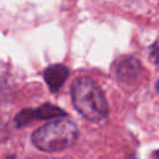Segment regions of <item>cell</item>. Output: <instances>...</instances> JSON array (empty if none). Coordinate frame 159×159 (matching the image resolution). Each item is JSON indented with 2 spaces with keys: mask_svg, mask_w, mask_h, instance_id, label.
Instances as JSON below:
<instances>
[{
  "mask_svg": "<svg viewBox=\"0 0 159 159\" xmlns=\"http://www.w3.org/2000/svg\"><path fill=\"white\" fill-rule=\"evenodd\" d=\"M71 97L75 108L88 120L99 122L108 114V102L98 84L88 78H76L71 86Z\"/></svg>",
  "mask_w": 159,
  "mask_h": 159,
  "instance_id": "obj_1",
  "label": "cell"
},
{
  "mask_svg": "<svg viewBox=\"0 0 159 159\" xmlns=\"http://www.w3.org/2000/svg\"><path fill=\"white\" fill-rule=\"evenodd\" d=\"M78 137L77 127L68 119H55L32 133V143L43 152H60L71 147Z\"/></svg>",
  "mask_w": 159,
  "mask_h": 159,
  "instance_id": "obj_2",
  "label": "cell"
},
{
  "mask_svg": "<svg viewBox=\"0 0 159 159\" xmlns=\"http://www.w3.org/2000/svg\"><path fill=\"white\" fill-rule=\"evenodd\" d=\"M68 70L63 65H52L43 72V78L52 92H57L67 80Z\"/></svg>",
  "mask_w": 159,
  "mask_h": 159,
  "instance_id": "obj_3",
  "label": "cell"
},
{
  "mask_svg": "<svg viewBox=\"0 0 159 159\" xmlns=\"http://www.w3.org/2000/svg\"><path fill=\"white\" fill-rule=\"evenodd\" d=\"M139 70H140V63H139V61H137L133 57L122 60L117 66L118 77L122 80H125V81L137 77L139 73Z\"/></svg>",
  "mask_w": 159,
  "mask_h": 159,
  "instance_id": "obj_4",
  "label": "cell"
},
{
  "mask_svg": "<svg viewBox=\"0 0 159 159\" xmlns=\"http://www.w3.org/2000/svg\"><path fill=\"white\" fill-rule=\"evenodd\" d=\"M35 114H36V119H52V118H58V117H63L66 116V113L50 103H45L41 107L35 109Z\"/></svg>",
  "mask_w": 159,
  "mask_h": 159,
  "instance_id": "obj_5",
  "label": "cell"
},
{
  "mask_svg": "<svg viewBox=\"0 0 159 159\" xmlns=\"http://www.w3.org/2000/svg\"><path fill=\"white\" fill-rule=\"evenodd\" d=\"M36 120V114H35V109H24L21 111L16 117H15V124L16 127H22V125H27L31 122Z\"/></svg>",
  "mask_w": 159,
  "mask_h": 159,
  "instance_id": "obj_6",
  "label": "cell"
},
{
  "mask_svg": "<svg viewBox=\"0 0 159 159\" xmlns=\"http://www.w3.org/2000/svg\"><path fill=\"white\" fill-rule=\"evenodd\" d=\"M152 58L154 60V62L159 63V46L152 48Z\"/></svg>",
  "mask_w": 159,
  "mask_h": 159,
  "instance_id": "obj_7",
  "label": "cell"
},
{
  "mask_svg": "<svg viewBox=\"0 0 159 159\" xmlns=\"http://www.w3.org/2000/svg\"><path fill=\"white\" fill-rule=\"evenodd\" d=\"M152 159H159V150L154 152V154L152 155Z\"/></svg>",
  "mask_w": 159,
  "mask_h": 159,
  "instance_id": "obj_8",
  "label": "cell"
},
{
  "mask_svg": "<svg viewBox=\"0 0 159 159\" xmlns=\"http://www.w3.org/2000/svg\"><path fill=\"white\" fill-rule=\"evenodd\" d=\"M157 89H158V92H159V81H158V84H157Z\"/></svg>",
  "mask_w": 159,
  "mask_h": 159,
  "instance_id": "obj_9",
  "label": "cell"
},
{
  "mask_svg": "<svg viewBox=\"0 0 159 159\" xmlns=\"http://www.w3.org/2000/svg\"><path fill=\"white\" fill-rule=\"evenodd\" d=\"M6 159H15L14 157H9V158H6Z\"/></svg>",
  "mask_w": 159,
  "mask_h": 159,
  "instance_id": "obj_10",
  "label": "cell"
}]
</instances>
